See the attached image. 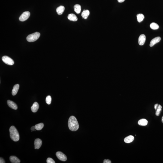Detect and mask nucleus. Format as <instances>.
Segmentation results:
<instances>
[{
  "label": "nucleus",
  "instance_id": "nucleus-1",
  "mask_svg": "<svg viewBox=\"0 0 163 163\" xmlns=\"http://www.w3.org/2000/svg\"><path fill=\"white\" fill-rule=\"evenodd\" d=\"M68 127L69 129L72 131H76L79 128L78 122L75 117L73 116L69 118L68 122Z\"/></svg>",
  "mask_w": 163,
  "mask_h": 163
},
{
  "label": "nucleus",
  "instance_id": "nucleus-2",
  "mask_svg": "<svg viewBox=\"0 0 163 163\" xmlns=\"http://www.w3.org/2000/svg\"><path fill=\"white\" fill-rule=\"evenodd\" d=\"M11 138L13 141L17 142L19 139V135L18 130L14 126H12L9 129Z\"/></svg>",
  "mask_w": 163,
  "mask_h": 163
},
{
  "label": "nucleus",
  "instance_id": "nucleus-3",
  "mask_svg": "<svg viewBox=\"0 0 163 163\" xmlns=\"http://www.w3.org/2000/svg\"><path fill=\"white\" fill-rule=\"evenodd\" d=\"M40 36V34L39 32H35L29 35L27 37V40L29 42H34L37 40Z\"/></svg>",
  "mask_w": 163,
  "mask_h": 163
},
{
  "label": "nucleus",
  "instance_id": "nucleus-4",
  "mask_svg": "<svg viewBox=\"0 0 163 163\" xmlns=\"http://www.w3.org/2000/svg\"><path fill=\"white\" fill-rule=\"evenodd\" d=\"M2 60L4 63L9 65H12L14 64L13 60L10 57L7 56H4L2 58Z\"/></svg>",
  "mask_w": 163,
  "mask_h": 163
},
{
  "label": "nucleus",
  "instance_id": "nucleus-5",
  "mask_svg": "<svg viewBox=\"0 0 163 163\" xmlns=\"http://www.w3.org/2000/svg\"><path fill=\"white\" fill-rule=\"evenodd\" d=\"M30 15V13L28 11L24 12L19 17V20L21 22L26 20L29 18Z\"/></svg>",
  "mask_w": 163,
  "mask_h": 163
},
{
  "label": "nucleus",
  "instance_id": "nucleus-6",
  "mask_svg": "<svg viewBox=\"0 0 163 163\" xmlns=\"http://www.w3.org/2000/svg\"><path fill=\"white\" fill-rule=\"evenodd\" d=\"M56 155L58 158L61 161H65L67 160L66 156L61 152H58L56 153Z\"/></svg>",
  "mask_w": 163,
  "mask_h": 163
},
{
  "label": "nucleus",
  "instance_id": "nucleus-7",
  "mask_svg": "<svg viewBox=\"0 0 163 163\" xmlns=\"http://www.w3.org/2000/svg\"><path fill=\"white\" fill-rule=\"evenodd\" d=\"M154 109L156 111L155 112V115L157 116H159L160 115V113H161L162 110V106L160 104H156L154 106Z\"/></svg>",
  "mask_w": 163,
  "mask_h": 163
},
{
  "label": "nucleus",
  "instance_id": "nucleus-8",
  "mask_svg": "<svg viewBox=\"0 0 163 163\" xmlns=\"http://www.w3.org/2000/svg\"><path fill=\"white\" fill-rule=\"evenodd\" d=\"M42 144V140L40 139H37L34 142L35 149H38L40 148Z\"/></svg>",
  "mask_w": 163,
  "mask_h": 163
},
{
  "label": "nucleus",
  "instance_id": "nucleus-9",
  "mask_svg": "<svg viewBox=\"0 0 163 163\" xmlns=\"http://www.w3.org/2000/svg\"><path fill=\"white\" fill-rule=\"evenodd\" d=\"M146 37L145 35L141 34L139 36L138 39V43L140 45H143L145 43Z\"/></svg>",
  "mask_w": 163,
  "mask_h": 163
},
{
  "label": "nucleus",
  "instance_id": "nucleus-10",
  "mask_svg": "<svg viewBox=\"0 0 163 163\" xmlns=\"http://www.w3.org/2000/svg\"><path fill=\"white\" fill-rule=\"evenodd\" d=\"M7 103L9 106L12 109L14 110H17L18 109V106L17 104L13 102L8 100L7 101Z\"/></svg>",
  "mask_w": 163,
  "mask_h": 163
},
{
  "label": "nucleus",
  "instance_id": "nucleus-11",
  "mask_svg": "<svg viewBox=\"0 0 163 163\" xmlns=\"http://www.w3.org/2000/svg\"><path fill=\"white\" fill-rule=\"evenodd\" d=\"M161 38L160 37H155L150 42V46L152 47L156 43H158L161 40Z\"/></svg>",
  "mask_w": 163,
  "mask_h": 163
},
{
  "label": "nucleus",
  "instance_id": "nucleus-12",
  "mask_svg": "<svg viewBox=\"0 0 163 163\" xmlns=\"http://www.w3.org/2000/svg\"><path fill=\"white\" fill-rule=\"evenodd\" d=\"M39 108V104L38 103L35 102L34 103L33 105L31 107V109L32 112L35 113L38 111Z\"/></svg>",
  "mask_w": 163,
  "mask_h": 163
},
{
  "label": "nucleus",
  "instance_id": "nucleus-13",
  "mask_svg": "<svg viewBox=\"0 0 163 163\" xmlns=\"http://www.w3.org/2000/svg\"><path fill=\"white\" fill-rule=\"evenodd\" d=\"M19 84H17L14 85L13 86V89L12 91V95L14 96L17 94L19 89Z\"/></svg>",
  "mask_w": 163,
  "mask_h": 163
},
{
  "label": "nucleus",
  "instance_id": "nucleus-14",
  "mask_svg": "<svg viewBox=\"0 0 163 163\" xmlns=\"http://www.w3.org/2000/svg\"><path fill=\"white\" fill-rule=\"evenodd\" d=\"M68 18L69 20L76 22L78 18L76 16L73 14H70L68 15Z\"/></svg>",
  "mask_w": 163,
  "mask_h": 163
},
{
  "label": "nucleus",
  "instance_id": "nucleus-15",
  "mask_svg": "<svg viewBox=\"0 0 163 163\" xmlns=\"http://www.w3.org/2000/svg\"><path fill=\"white\" fill-rule=\"evenodd\" d=\"M134 137L132 135H130L126 137L124 139V141L125 143H130L134 141Z\"/></svg>",
  "mask_w": 163,
  "mask_h": 163
},
{
  "label": "nucleus",
  "instance_id": "nucleus-16",
  "mask_svg": "<svg viewBox=\"0 0 163 163\" xmlns=\"http://www.w3.org/2000/svg\"><path fill=\"white\" fill-rule=\"evenodd\" d=\"M65 10V7L63 6H61L58 7L56 9V12L58 15H60L63 14Z\"/></svg>",
  "mask_w": 163,
  "mask_h": 163
},
{
  "label": "nucleus",
  "instance_id": "nucleus-17",
  "mask_svg": "<svg viewBox=\"0 0 163 163\" xmlns=\"http://www.w3.org/2000/svg\"><path fill=\"white\" fill-rule=\"evenodd\" d=\"M11 162L12 163H20V160L14 156H11L9 158Z\"/></svg>",
  "mask_w": 163,
  "mask_h": 163
},
{
  "label": "nucleus",
  "instance_id": "nucleus-18",
  "mask_svg": "<svg viewBox=\"0 0 163 163\" xmlns=\"http://www.w3.org/2000/svg\"><path fill=\"white\" fill-rule=\"evenodd\" d=\"M90 14L89 11L88 10H83L82 12L81 16L83 18L85 19H86L87 18Z\"/></svg>",
  "mask_w": 163,
  "mask_h": 163
},
{
  "label": "nucleus",
  "instance_id": "nucleus-19",
  "mask_svg": "<svg viewBox=\"0 0 163 163\" xmlns=\"http://www.w3.org/2000/svg\"><path fill=\"white\" fill-rule=\"evenodd\" d=\"M138 124L139 125L145 126L147 125L148 124V121L146 119H142L139 120L138 121Z\"/></svg>",
  "mask_w": 163,
  "mask_h": 163
},
{
  "label": "nucleus",
  "instance_id": "nucleus-20",
  "mask_svg": "<svg viewBox=\"0 0 163 163\" xmlns=\"http://www.w3.org/2000/svg\"><path fill=\"white\" fill-rule=\"evenodd\" d=\"M74 10L75 12L77 14H79L81 11V7L80 5L79 4H76L74 7Z\"/></svg>",
  "mask_w": 163,
  "mask_h": 163
},
{
  "label": "nucleus",
  "instance_id": "nucleus-21",
  "mask_svg": "<svg viewBox=\"0 0 163 163\" xmlns=\"http://www.w3.org/2000/svg\"><path fill=\"white\" fill-rule=\"evenodd\" d=\"M137 17L138 22H142L144 18V16L142 14H137Z\"/></svg>",
  "mask_w": 163,
  "mask_h": 163
},
{
  "label": "nucleus",
  "instance_id": "nucleus-22",
  "mask_svg": "<svg viewBox=\"0 0 163 163\" xmlns=\"http://www.w3.org/2000/svg\"><path fill=\"white\" fill-rule=\"evenodd\" d=\"M44 126V124L42 123H39L35 126L36 130H42Z\"/></svg>",
  "mask_w": 163,
  "mask_h": 163
},
{
  "label": "nucleus",
  "instance_id": "nucleus-23",
  "mask_svg": "<svg viewBox=\"0 0 163 163\" xmlns=\"http://www.w3.org/2000/svg\"><path fill=\"white\" fill-rule=\"evenodd\" d=\"M150 28L153 30H156L159 28V26L157 24L154 22L151 23L150 25Z\"/></svg>",
  "mask_w": 163,
  "mask_h": 163
},
{
  "label": "nucleus",
  "instance_id": "nucleus-24",
  "mask_svg": "<svg viewBox=\"0 0 163 163\" xmlns=\"http://www.w3.org/2000/svg\"><path fill=\"white\" fill-rule=\"evenodd\" d=\"M51 97L50 96H48L46 98V103L48 104H51Z\"/></svg>",
  "mask_w": 163,
  "mask_h": 163
},
{
  "label": "nucleus",
  "instance_id": "nucleus-25",
  "mask_svg": "<svg viewBox=\"0 0 163 163\" xmlns=\"http://www.w3.org/2000/svg\"><path fill=\"white\" fill-rule=\"evenodd\" d=\"M47 163H55V162L53 159L51 158H48L47 159Z\"/></svg>",
  "mask_w": 163,
  "mask_h": 163
},
{
  "label": "nucleus",
  "instance_id": "nucleus-26",
  "mask_svg": "<svg viewBox=\"0 0 163 163\" xmlns=\"http://www.w3.org/2000/svg\"><path fill=\"white\" fill-rule=\"evenodd\" d=\"M111 161L109 160H104L103 161V163H111Z\"/></svg>",
  "mask_w": 163,
  "mask_h": 163
},
{
  "label": "nucleus",
  "instance_id": "nucleus-27",
  "mask_svg": "<svg viewBox=\"0 0 163 163\" xmlns=\"http://www.w3.org/2000/svg\"><path fill=\"white\" fill-rule=\"evenodd\" d=\"M0 163H5V161L3 159H2V158L0 157Z\"/></svg>",
  "mask_w": 163,
  "mask_h": 163
},
{
  "label": "nucleus",
  "instance_id": "nucleus-28",
  "mask_svg": "<svg viewBox=\"0 0 163 163\" xmlns=\"http://www.w3.org/2000/svg\"><path fill=\"white\" fill-rule=\"evenodd\" d=\"M31 130H32H32H33V131H35V130H36L35 126L32 127L31 128Z\"/></svg>",
  "mask_w": 163,
  "mask_h": 163
},
{
  "label": "nucleus",
  "instance_id": "nucleus-29",
  "mask_svg": "<svg viewBox=\"0 0 163 163\" xmlns=\"http://www.w3.org/2000/svg\"><path fill=\"white\" fill-rule=\"evenodd\" d=\"M125 0H118V2L120 3H121L124 2Z\"/></svg>",
  "mask_w": 163,
  "mask_h": 163
},
{
  "label": "nucleus",
  "instance_id": "nucleus-30",
  "mask_svg": "<svg viewBox=\"0 0 163 163\" xmlns=\"http://www.w3.org/2000/svg\"><path fill=\"white\" fill-rule=\"evenodd\" d=\"M162 123H163V116L162 118Z\"/></svg>",
  "mask_w": 163,
  "mask_h": 163
}]
</instances>
